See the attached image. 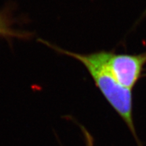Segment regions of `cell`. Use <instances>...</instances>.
I'll list each match as a JSON object with an SVG mask.
<instances>
[{"instance_id": "1", "label": "cell", "mask_w": 146, "mask_h": 146, "mask_svg": "<svg viewBox=\"0 0 146 146\" xmlns=\"http://www.w3.org/2000/svg\"><path fill=\"white\" fill-rule=\"evenodd\" d=\"M41 42L59 53L74 58L86 68L96 87L138 140L133 120L132 90L123 87L113 75L107 63V51L102 50L87 54H78L64 50L43 40Z\"/></svg>"}, {"instance_id": "2", "label": "cell", "mask_w": 146, "mask_h": 146, "mask_svg": "<svg viewBox=\"0 0 146 146\" xmlns=\"http://www.w3.org/2000/svg\"><path fill=\"white\" fill-rule=\"evenodd\" d=\"M107 63L117 81L132 89L139 81L146 64V51L139 54H118L108 52Z\"/></svg>"}, {"instance_id": "4", "label": "cell", "mask_w": 146, "mask_h": 146, "mask_svg": "<svg viewBox=\"0 0 146 146\" xmlns=\"http://www.w3.org/2000/svg\"><path fill=\"white\" fill-rule=\"evenodd\" d=\"M77 124L78 125V126H79L80 129H81L82 133H83L84 140H85V146H94V137H93V136L91 135V133L89 132L88 130H87L84 126H83L79 123H77ZM56 137H57L58 141H59V139L58 138L57 135H56ZM59 143H60V141ZM60 145H61V146H63L61 143H60Z\"/></svg>"}, {"instance_id": "5", "label": "cell", "mask_w": 146, "mask_h": 146, "mask_svg": "<svg viewBox=\"0 0 146 146\" xmlns=\"http://www.w3.org/2000/svg\"><path fill=\"white\" fill-rule=\"evenodd\" d=\"M145 14H146V11H145Z\"/></svg>"}, {"instance_id": "3", "label": "cell", "mask_w": 146, "mask_h": 146, "mask_svg": "<svg viewBox=\"0 0 146 146\" xmlns=\"http://www.w3.org/2000/svg\"><path fill=\"white\" fill-rule=\"evenodd\" d=\"M15 20L11 12L7 9L0 11V37L5 39H28L32 35L31 33L14 28Z\"/></svg>"}]
</instances>
